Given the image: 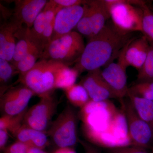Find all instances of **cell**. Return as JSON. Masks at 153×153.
I'll list each match as a JSON object with an SVG mask.
<instances>
[{
  "label": "cell",
  "instance_id": "26",
  "mask_svg": "<svg viewBox=\"0 0 153 153\" xmlns=\"http://www.w3.org/2000/svg\"><path fill=\"white\" fill-rule=\"evenodd\" d=\"M137 78L138 82L153 80V48L151 46L146 61L138 70Z\"/></svg>",
  "mask_w": 153,
  "mask_h": 153
},
{
  "label": "cell",
  "instance_id": "33",
  "mask_svg": "<svg viewBox=\"0 0 153 153\" xmlns=\"http://www.w3.org/2000/svg\"><path fill=\"white\" fill-rule=\"evenodd\" d=\"M54 153H76V151L71 147L59 148Z\"/></svg>",
  "mask_w": 153,
  "mask_h": 153
},
{
  "label": "cell",
  "instance_id": "14",
  "mask_svg": "<svg viewBox=\"0 0 153 153\" xmlns=\"http://www.w3.org/2000/svg\"><path fill=\"white\" fill-rule=\"evenodd\" d=\"M126 67L117 62L111 63L102 71V75L117 98L123 99L128 95Z\"/></svg>",
  "mask_w": 153,
  "mask_h": 153
},
{
  "label": "cell",
  "instance_id": "36",
  "mask_svg": "<svg viewBox=\"0 0 153 153\" xmlns=\"http://www.w3.org/2000/svg\"><path fill=\"white\" fill-rule=\"evenodd\" d=\"M152 9V10H153V9Z\"/></svg>",
  "mask_w": 153,
  "mask_h": 153
},
{
  "label": "cell",
  "instance_id": "22",
  "mask_svg": "<svg viewBox=\"0 0 153 153\" xmlns=\"http://www.w3.org/2000/svg\"><path fill=\"white\" fill-rule=\"evenodd\" d=\"M64 91L69 102L74 106L80 108L85 106L91 100L87 91L80 83L74 84Z\"/></svg>",
  "mask_w": 153,
  "mask_h": 153
},
{
  "label": "cell",
  "instance_id": "18",
  "mask_svg": "<svg viewBox=\"0 0 153 153\" xmlns=\"http://www.w3.org/2000/svg\"><path fill=\"white\" fill-rule=\"evenodd\" d=\"M17 141L30 147L43 149L49 144L45 132L30 128L23 124L13 135Z\"/></svg>",
  "mask_w": 153,
  "mask_h": 153
},
{
  "label": "cell",
  "instance_id": "12",
  "mask_svg": "<svg viewBox=\"0 0 153 153\" xmlns=\"http://www.w3.org/2000/svg\"><path fill=\"white\" fill-rule=\"evenodd\" d=\"M80 84L85 88L92 101L101 102L109 100L111 98H117L102 77L100 68L88 71Z\"/></svg>",
  "mask_w": 153,
  "mask_h": 153
},
{
  "label": "cell",
  "instance_id": "32",
  "mask_svg": "<svg viewBox=\"0 0 153 153\" xmlns=\"http://www.w3.org/2000/svg\"><path fill=\"white\" fill-rule=\"evenodd\" d=\"M79 142L83 146L85 150V153H101L100 151L94 145L82 141H79Z\"/></svg>",
  "mask_w": 153,
  "mask_h": 153
},
{
  "label": "cell",
  "instance_id": "35",
  "mask_svg": "<svg viewBox=\"0 0 153 153\" xmlns=\"http://www.w3.org/2000/svg\"><path fill=\"white\" fill-rule=\"evenodd\" d=\"M152 153H153V146L152 148Z\"/></svg>",
  "mask_w": 153,
  "mask_h": 153
},
{
  "label": "cell",
  "instance_id": "21",
  "mask_svg": "<svg viewBox=\"0 0 153 153\" xmlns=\"http://www.w3.org/2000/svg\"><path fill=\"white\" fill-rule=\"evenodd\" d=\"M69 65L63 63L57 71L55 82V89H64L75 84L79 74L75 68H71Z\"/></svg>",
  "mask_w": 153,
  "mask_h": 153
},
{
  "label": "cell",
  "instance_id": "17",
  "mask_svg": "<svg viewBox=\"0 0 153 153\" xmlns=\"http://www.w3.org/2000/svg\"><path fill=\"white\" fill-rule=\"evenodd\" d=\"M62 8L57 5L54 0L48 1L36 18L32 27L29 29L30 37L39 47V39L44 30L55 19L56 14Z\"/></svg>",
  "mask_w": 153,
  "mask_h": 153
},
{
  "label": "cell",
  "instance_id": "19",
  "mask_svg": "<svg viewBox=\"0 0 153 153\" xmlns=\"http://www.w3.org/2000/svg\"><path fill=\"white\" fill-rule=\"evenodd\" d=\"M29 29L22 27L19 28L16 33V38L18 41L15 47L13 60L10 62L15 66L34 46L37 45L30 37Z\"/></svg>",
  "mask_w": 153,
  "mask_h": 153
},
{
  "label": "cell",
  "instance_id": "8",
  "mask_svg": "<svg viewBox=\"0 0 153 153\" xmlns=\"http://www.w3.org/2000/svg\"><path fill=\"white\" fill-rule=\"evenodd\" d=\"M121 109L126 119L131 146L143 149L153 146V130L143 120L134 108L129 99L120 100Z\"/></svg>",
  "mask_w": 153,
  "mask_h": 153
},
{
  "label": "cell",
  "instance_id": "27",
  "mask_svg": "<svg viewBox=\"0 0 153 153\" xmlns=\"http://www.w3.org/2000/svg\"><path fill=\"white\" fill-rule=\"evenodd\" d=\"M16 116H2L0 118V129H6L13 135L22 126L25 112Z\"/></svg>",
  "mask_w": 153,
  "mask_h": 153
},
{
  "label": "cell",
  "instance_id": "24",
  "mask_svg": "<svg viewBox=\"0 0 153 153\" xmlns=\"http://www.w3.org/2000/svg\"><path fill=\"white\" fill-rule=\"evenodd\" d=\"M143 11L142 31L150 46L153 48V11L146 2L143 1L140 6Z\"/></svg>",
  "mask_w": 153,
  "mask_h": 153
},
{
  "label": "cell",
  "instance_id": "5",
  "mask_svg": "<svg viewBox=\"0 0 153 153\" xmlns=\"http://www.w3.org/2000/svg\"><path fill=\"white\" fill-rule=\"evenodd\" d=\"M109 10L112 25L120 32L131 34L142 31V1L104 0Z\"/></svg>",
  "mask_w": 153,
  "mask_h": 153
},
{
  "label": "cell",
  "instance_id": "23",
  "mask_svg": "<svg viewBox=\"0 0 153 153\" xmlns=\"http://www.w3.org/2000/svg\"><path fill=\"white\" fill-rule=\"evenodd\" d=\"M43 52V49L36 45L17 63L15 67L19 71L20 76H23L34 67L37 60L41 59Z\"/></svg>",
  "mask_w": 153,
  "mask_h": 153
},
{
  "label": "cell",
  "instance_id": "7",
  "mask_svg": "<svg viewBox=\"0 0 153 153\" xmlns=\"http://www.w3.org/2000/svg\"><path fill=\"white\" fill-rule=\"evenodd\" d=\"M83 7L84 13L75 29L89 40L104 27L110 18L109 10L104 0L86 1Z\"/></svg>",
  "mask_w": 153,
  "mask_h": 153
},
{
  "label": "cell",
  "instance_id": "31",
  "mask_svg": "<svg viewBox=\"0 0 153 153\" xmlns=\"http://www.w3.org/2000/svg\"><path fill=\"white\" fill-rule=\"evenodd\" d=\"M9 139V132L6 129H0V149L4 151Z\"/></svg>",
  "mask_w": 153,
  "mask_h": 153
},
{
  "label": "cell",
  "instance_id": "3",
  "mask_svg": "<svg viewBox=\"0 0 153 153\" xmlns=\"http://www.w3.org/2000/svg\"><path fill=\"white\" fill-rule=\"evenodd\" d=\"M83 37L76 31L52 39L44 48L41 59L69 65L76 63L85 48Z\"/></svg>",
  "mask_w": 153,
  "mask_h": 153
},
{
  "label": "cell",
  "instance_id": "9",
  "mask_svg": "<svg viewBox=\"0 0 153 153\" xmlns=\"http://www.w3.org/2000/svg\"><path fill=\"white\" fill-rule=\"evenodd\" d=\"M57 100L52 94L41 97L39 102L25 112L22 124L45 132L52 123V118L57 111Z\"/></svg>",
  "mask_w": 153,
  "mask_h": 153
},
{
  "label": "cell",
  "instance_id": "1",
  "mask_svg": "<svg viewBox=\"0 0 153 153\" xmlns=\"http://www.w3.org/2000/svg\"><path fill=\"white\" fill-rule=\"evenodd\" d=\"M83 134L94 144L108 149L131 146L125 115L109 100H90L80 108Z\"/></svg>",
  "mask_w": 153,
  "mask_h": 153
},
{
  "label": "cell",
  "instance_id": "6",
  "mask_svg": "<svg viewBox=\"0 0 153 153\" xmlns=\"http://www.w3.org/2000/svg\"><path fill=\"white\" fill-rule=\"evenodd\" d=\"M77 115L68 105L49 127L48 134L59 148L72 147L79 142L77 133Z\"/></svg>",
  "mask_w": 153,
  "mask_h": 153
},
{
  "label": "cell",
  "instance_id": "34",
  "mask_svg": "<svg viewBox=\"0 0 153 153\" xmlns=\"http://www.w3.org/2000/svg\"><path fill=\"white\" fill-rule=\"evenodd\" d=\"M27 147V153H47L43 150V149H38V148L30 147Z\"/></svg>",
  "mask_w": 153,
  "mask_h": 153
},
{
  "label": "cell",
  "instance_id": "29",
  "mask_svg": "<svg viewBox=\"0 0 153 153\" xmlns=\"http://www.w3.org/2000/svg\"><path fill=\"white\" fill-rule=\"evenodd\" d=\"M27 146L19 142H16L6 147L4 153H27Z\"/></svg>",
  "mask_w": 153,
  "mask_h": 153
},
{
  "label": "cell",
  "instance_id": "4",
  "mask_svg": "<svg viewBox=\"0 0 153 153\" xmlns=\"http://www.w3.org/2000/svg\"><path fill=\"white\" fill-rule=\"evenodd\" d=\"M63 64L54 60L40 59L30 71L20 76L19 81L41 98L52 94L55 89L57 71Z\"/></svg>",
  "mask_w": 153,
  "mask_h": 153
},
{
  "label": "cell",
  "instance_id": "16",
  "mask_svg": "<svg viewBox=\"0 0 153 153\" xmlns=\"http://www.w3.org/2000/svg\"><path fill=\"white\" fill-rule=\"evenodd\" d=\"M22 26L12 19L5 22L0 27V58L11 62L16 44V33Z\"/></svg>",
  "mask_w": 153,
  "mask_h": 153
},
{
  "label": "cell",
  "instance_id": "25",
  "mask_svg": "<svg viewBox=\"0 0 153 153\" xmlns=\"http://www.w3.org/2000/svg\"><path fill=\"white\" fill-rule=\"evenodd\" d=\"M16 73L19 72L14 65L9 61L0 58L1 95L10 88L9 83Z\"/></svg>",
  "mask_w": 153,
  "mask_h": 153
},
{
  "label": "cell",
  "instance_id": "10",
  "mask_svg": "<svg viewBox=\"0 0 153 153\" xmlns=\"http://www.w3.org/2000/svg\"><path fill=\"white\" fill-rule=\"evenodd\" d=\"M35 94L21 83L10 87L1 95L0 108L2 116H16L27 110L30 99Z\"/></svg>",
  "mask_w": 153,
  "mask_h": 153
},
{
  "label": "cell",
  "instance_id": "30",
  "mask_svg": "<svg viewBox=\"0 0 153 153\" xmlns=\"http://www.w3.org/2000/svg\"><path fill=\"white\" fill-rule=\"evenodd\" d=\"M54 1L61 8L69 7L73 6L84 5L86 1L81 0H54Z\"/></svg>",
  "mask_w": 153,
  "mask_h": 153
},
{
  "label": "cell",
  "instance_id": "13",
  "mask_svg": "<svg viewBox=\"0 0 153 153\" xmlns=\"http://www.w3.org/2000/svg\"><path fill=\"white\" fill-rule=\"evenodd\" d=\"M48 2L46 0H17L15 1L13 18L20 26L25 25L31 29L39 14Z\"/></svg>",
  "mask_w": 153,
  "mask_h": 153
},
{
  "label": "cell",
  "instance_id": "28",
  "mask_svg": "<svg viewBox=\"0 0 153 153\" xmlns=\"http://www.w3.org/2000/svg\"><path fill=\"white\" fill-rule=\"evenodd\" d=\"M108 153H148L146 149L134 146L120 147L108 149Z\"/></svg>",
  "mask_w": 153,
  "mask_h": 153
},
{
  "label": "cell",
  "instance_id": "15",
  "mask_svg": "<svg viewBox=\"0 0 153 153\" xmlns=\"http://www.w3.org/2000/svg\"><path fill=\"white\" fill-rule=\"evenodd\" d=\"M84 10L83 5L63 8L59 10L55 17L52 39L72 32L82 18Z\"/></svg>",
  "mask_w": 153,
  "mask_h": 153
},
{
  "label": "cell",
  "instance_id": "20",
  "mask_svg": "<svg viewBox=\"0 0 153 153\" xmlns=\"http://www.w3.org/2000/svg\"><path fill=\"white\" fill-rule=\"evenodd\" d=\"M127 96L139 116L153 130V101L129 94Z\"/></svg>",
  "mask_w": 153,
  "mask_h": 153
},
{
  "label": "cell",
  "instance_id": "11",
  "mask_svg": "<svg viewBox=\"0 0 153 153\" xmlns=\"http://www.w3.org/2000/svg\"><path fill=\"white\" fill-rule=\"evenodd\" d=\"M150 45L143 36L137 39L131 38L120 50L118 62L127 68L131 66L138 71L147 57Z\"/></svg>",
  "mask_w": 153,
  "mask_h": 153
},
{
  "label": "cell",
  "instance_id": "2",
  "mask_svg": "<svg viewBox=\"0 0 153 153\" xmlns=\"http://www.w3.org/2000/svg\"><path fill=\"white\" fill-rule=\"evenodd\" d=\"M130 38L131 34L120 32L113 25H105L97 35L88 40L74 68L80 74L108 65L118 56Z\"/></svg>",
  "mask_w": 153,
  "mask_h": 153
}]
</instances>
